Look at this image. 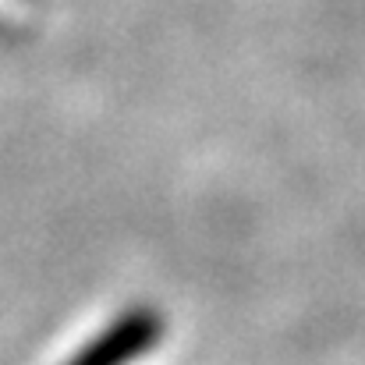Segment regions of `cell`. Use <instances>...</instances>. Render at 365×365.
Returning <instances> with one entry per match:
<instances>
[{"label": "cell", "instance_id": "6da1fadb", "mask_svg": "<svg viewBox=\"0 0 365 365\" xmlns=\"http://www.w3.org/2000/svg\"><path fill=\"white\" fill-rule=\"evenodd\" d=\"M163 341V316L153 305H135L107 323L64 365H131Z\"/></svg>", "mask_w": 365, "mask_h": 365}]
</instances>
